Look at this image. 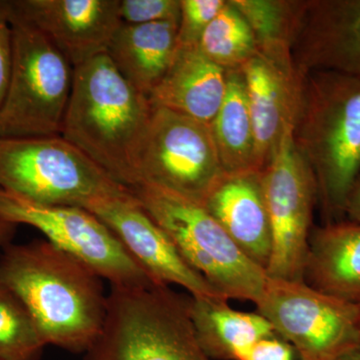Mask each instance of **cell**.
I'll list each match as a JSON object with an SVG mask.
<instances>
[{
	"label": "cell",
	"mask_w": 360,
	"mask_h": 360,
	"mask_svg": "<svg viewBox=\"0 0 360 360\" xmlns=\"http://www.w3.org/2000/svg\"><path fill=\"white\" fill-rule=\"evenodd\" d=\"M0 281L32 315L45 345L85 354L98 338L108 307L103 278L46 239L6 245Z\"/></svg>",
	"instance_id": "1"
},
{
	"label": "cell",
	"mask_w": 360,
	"mask_h": 360,
	"mask_svg": "<svg viewBox=\"0 0 360 360\" xmlns=\"http://www.w3.org/2000/svg\"><path fill=\"white\" fill-rule=\"evenodd\" d=\"M153 106L101 54L73 68L61 136L118 184H139V160Z\"/></svg>",
	"instance_id": "2"
},
{
	"label": "cell",
	"mask_w": 360,
	"mask_h": 360,
	"mask_svg": "<svg viewBox=\"0 0 360 360\" xmlns=\"http://www.w3.org/2000/svg\"><path fill=\"white\" fill-rule=\"evenodd\" d=\"M293 137L316 179L324 224L345 219L347 195L360 175V78L307 72Z\"/></svg>",
	"instance_id": "3"
},
{
	"label": "cell",
	"mask_w": 360,
	"mask_h": 360,
	"mask_svg": "<svg viewBox=\"0 0 360 360\" xmlns=\"http://www.w3.org/2000/svg\"><path fill=\"white\" fill-rule=\"evenodd\" d=\"M84 360H212L200 347L188 297L168 285L111 286L105 321Z\"/></svg>",
	"instance_id": "4"
},
{
	"label": "cell",
	"mask_w": 360,
	"mask_h": 360,
	"mask_svg": "<svg viewBox=\"0 0 360 360\" xmlns=\"http://www.w3.org/2000/svg\"><path fill=\"white\" fill-rule=\"evenodd\" d=\"M191 269L226 300L257 303L266 272L236 245L203 205L150 184L131 189Z\"/></svg>",
	"instance_id": "5"
},
{
	"label": "cell",
	"mask_w": 360,
	"mask_h": 360,
	"mask_svg": "<svg viewBox=\"0 0 360 360\" xmlns=\"http://www.w3.org/2000/svg\"><path fill=\"white\" fill-rule=\"evenodd\" d=\"M11 21L13 68L0 106V139L61 135L73 66L46 35L11 8Z\"/></svg>",
	"instance_id": "6"
},
{
	"label": "cell",
	"mask_w": 360,
	"mask_h": 360,
	"mask_svg": "<svg viewBox=\"0 0 360 360\" xmlns=\"http://www.w3.org/2000/svg\"><path fill=\"white\" fill-rule=\"evenodd\" d=\"M0 188L41 205L84 210L129 189L61 135L0 139Z\"/></svg>",
	"instance_id": "7"
},
{
	"label": "cell",
	"mask_w": 360,
	"mask_h": 360,
	"mask_svg": "<svg viewBox=\"0 0 360 360\" xmlns=\"http://www.w3.org/2000/svg\"><path fill=\"white\" fill-rule=\"evenodd\" d=\"M255 305L302 360H333L360 341L357 303L326 295L304 281L267 276Z\"/></svg>",
	"instance_id": "8"
},
{
	"label": "cell",
	"mask_w": 360,
	"mask_h": 360,
	"mask_svg": "<svg viewBox=\"0 0 360 360\" xmlns=\"http://www.w3.org/2000/svg\"><path fill=\"white\" fill-rule=\"evenodd\" d=\"M0 220L37 229L49 243L84 262L110 286L155 284L112 231L84 208L41 205L0 188Z\"/></svg>",
	"instance_id": "9"
},
{
	"label": "cell",
	"mask_w": 360,
	"mask_h": 360,
	"mask_svg": "<svg viewBox=\"0 0 360 360\" xmlns=\"http://www.w3.org/2000/svg\"><path fill=\"white\" fill-rule=\"evenodd\" d=\"M225 175L210 124L153 108L139 155V186L160 187L202 205Z\"/></svg>",
	"instance_id": "10"
},
{
	"label": "cell",
	"mask_w": 360,
	"mask_h": 360,
	"mask_svg": "<svg viewBox=\"0 0 360 360\" xmlns=\"http://www.w3.org/2000/svg\"><path fill=\"white\" fill-rule=\"evenodd\" d=\"M262 186L272 232L266 276L304 281L314 206L319 202L316 179L295 144L293 130L283 135L262 172Z\"/></svg>",
	"instance_id": "11"
},
{
	"label": "cell",
	"mask_w": 360,
	"mask_h": 360,
	"mask_svg": "<svg viewBox=\"0 0 360 360\" xmlns=\"http://www.w3.org/2000/svg\"><path fill=\"white\" fill-rule=\"evenodd\" d=\"M255 136L258 172H262L283 135L292 129L302 110L305 77L291 47L257 46L241 66Z\"/></svg>",
	"instance_id": "12"
},
{
	"label": "cell",
	"mask_w": 360,
	"mask_h": 360,
	"mask_svg": "<svg viewBox=\"0 0 360 360\" xmlns=\"http://www.w3.org/2000/svg\"><path fill=\"white\" fill-rule=\"evenodd\" d=\"M85 210L112 231L155 284L181 286L191 296H222L186 264L167 232L144 210L131 189L97 198Z\"/></svg>",
	"instance_id": "13"
},
{
	"label": "cell",
	"mask_w": 360,
	"mask_h": 360,
	"mask_svg": "<svg viewBox=\"0 0 360 360\" xmlns=\"http://www.w3.org/2000/svg\"><path fill=\"white\" fill-rule=\"evenodd\" d=\"M120 0H9L11 11L46 35L73 68L108 52L122 25Z\"/></svg>",
	"instance_id": "14"
},
{
	"label": "cell",
	"mask_w": 360,
	"mask_h": 360,
	"mask_svg": "<svg viewBox=\"0 0 360 360\" xmlns=\"http://www.w3.org/2000/svg\"><path fill=\"white\" fill-rule=\"evenodd\" d=\"M291 51L304 73L333 70L360 78V0H305Z\"/></svg>",
	"instance_id": "15"
},
{
	"label": "cell",
	"mask_w": 360,
	"mask_h": 360,
	"mask_svg": "<svg viewBox=\"0 0 360 360\" xmlns=\"http://www.w3.org/2000/svg\"><path fill=\"white\" fill-rule=\"evenodd\" d=\"M201 205L246 257L266 272L271 257L272 232L262 172L225 175Z\"/></svg>",
	"instance_id": "16"
},
{
	"label": "cell",
	"mask_w": 360,
	"mask_h": 360,
	"mask_svg": "<svg viewBox=\"0 0 360 360\" xmlns=\"http://www.w3.org/2000/svg\"><path fill=\"white\" fill-rule=\"evenodd\" d=\"M226 91V71L206 58L198 44L177 45L165 77L149 96L153 108L210 124Z\"/></svg>",
	"instance_id": "17"
},
{
	"label": "cell",
	"mask_w": 360,
	"mask_h": 360,
	"mask_svg": "<svg viewBox=\"0 0 360 360\" xmlns=\"http://www.w3.org/2000/svg\"><path fill=\"white\" fill-rule=\"evenodd\" d=\"M303 281L347 302L360 300V224L343 219L312 229Z\"/></svg>",
	"instance_id": "18"
},
{
	"label": "cell",
	"mask_w": 360,
	"mask_h": 360,
	"mask_svg": "<svg viewBox=\"0 0 360 360\" xmlns=\"http://www.w3.org/2000/svg\"><path fill=\"white\" fill-rule=\"evenodd\" d=\"M188 304L198 342L212 360H243L255 343L276 333L262 314L233 309L222 296H191Z\"/></svg>",
	"instance_id": "19"
},
{
	"label": "cell",
	"mask_w": 360,
	"mask_h": 360,
	"mask_svg": "<svg viewBox=\"0 0 360 360\" xmlns=\"http://www.w3.org/2000/svg\"><path fill=\"white\" fill-rule=\"evenodd\" d=\"M179 22L124 25L118 28L108 54L116 70L149 98L165 77L177 49Z\"/></svg>",
	"instance_id": "20"
},
{
	"label": "cell",
	"mask_w": 360,
	"mask_h": 360,
	"mask_svg": "<svg viewBox=\"0 0 360 360\" xmlns=\"http://www.w3.org/2000/svg\"><path fill=\"white\" fill-rule=\"evenodd\" d=\"M210 125L225 174L258 172L255 127L240 70H226L224 98Z\"/></svg>",
	"instance_id": "21"
},
{
	"label": "cell",
	"mask_w": 360,
	"mask_h": 360,
	"mask_svg": "<svg viewBox=\"0 0 360 360\" xmlns=\"http://www.w3.org/2000/svg\"><path fill=\"white\" fill-rule=\"evenodd\" d=\"M198 46L225 71L239 70L257 49L250 26L229 0L207 26Z\"/></svg>",
	"instance_id": "22"
},
{
	"label": "cell",
	"mask_w": 360,
	"mask_h": 360,
	"mask_svg": "<svg viewBox=\"0 0 360 360\" xmlns=\"http://www.w3.org/2000/svg\"><path fill=\"white\" fill-rule=\"evenodd\" d=\"M243 15L257 46L292 47L305 0H229Z\"/></svg>",
	"instance_id": "23"
},
{
	"label": "cell",
	"mask_w": 360,
	"mask_h": 360,
	"mask_svg": "<svg viewBox=\"0 0 360 360\" xmlns=\"http://www.w3.org/2000/svg\"><path fill=\"white\" fill-rule=\"evenodd\" d=\"M45 347L32 315L0 281V360H39Z\"/></svg>",
	"instance_id": "24"
},
{
	"label": "cell",
	"mask_w": 360,
	"mask_h": 360,
	"mask_svg": "<svg viewBox=\"0 0 360 360\" xmlns=\"http://www.w3.org/2000/svg\"><path fill=\"white\" fill-rule=\"evenodd\" d=\"M226 0H180L177 45L200 44L201 37Z\"/></svg>",
	"instance_id": "25"
},
{
	"label": "cell",
	"mask_w": 360,
	"mask_h": 360,
	"mask_svg": "<svg viewBox=\"0 0 360 360\" xmlns=\"http://www.w3.org/2000/svg\"><path fill=\"white\" fill-rule=\"evenodd\" d=\"M120 15L124 25H136L180 20V0H120Z\"/></svg>",
	"instance_id": "26"
},
{
	"label": "cell",
	"mask_w": 360,
	"mask_h": 360,
	"mask_svg": "<svg viewBox=\"0 0 360 360\" xmlns=\"http://www.w3.org/2000/svg\"><path fill=\"white\" fill-rule=\"evenodd\" d=\"M13 37L8 0H0V106L4 103L11 68H13Z\"/></svg>",
	"instance_id": "27"
},
{
	"label": "cell",
	"mask_w": 360,
	"mask_h": 360,
	"mask_svg": "<svg viewBox=\"0 0 360 360\" xmlns=\"http://www.w3.org/2000/svg\"><path fill=\"white\" fill-rule=\"evenodd\" d=\"M243 360H302L295 347L281 336L274 335L262 338L253 345Z\"/></svg>",
	"instance_id": "28"
},
{
	"label": "cell",
	"mask_w": 360,
	"mask_h": 360,
	"mask_svg": "<svg viewBox=\"0 0 360 360\" xmlns=\"http://www.w3.org/2000/svg\"><path fill=\"white\" fill-rule=\"evenodd\" d=\"M345 215V219L360 224V175L348 193Z\"/></svg>",
	"instance_id": "29"
},
{
	"label": "cell",
	"mask_w": 360,
	"mask_h": 360,
	"mask_svg": "<svg viewBox=\"0 0 360 360\" xmlns=\"http://www.w3.org/2000/svg\"><path fill=\"white\" fill-rule=\"evenodd\" d=\"M15 229L16 225L0 220V248L8 245L9 240L13 238Z\"/></svg>",
	"instance_id": "30"
},
{
	"label": "cell",
	"mask_w": 360,
	"mask_h": 360,
	"mask_svg": "<svg viewBox=\"0 0 360 360\" xmlns=\"http://www.w3.org/2000/svg\"><path fill=\"white\" fill-rule=\"evenodd\" d=\"M333 360H360V341L354 347L345 350Z\"/></svg>",
	"instance_id": "31"
},
{
	"label": "cell",
	"mask_w": 360,
	"mask_h": 360,
	"mask_svg": "<svg viewBox=\"0 0 360 360\" xmlns=\"http://www.w3.org/2000/svg\"><path fill=\"white\" fill-rule=\"evenodd\" d=\"M357 305H359V312H360V300L359 302H357Z\"/></svg>",
	"instance_id": "32"
}]
</instances>
